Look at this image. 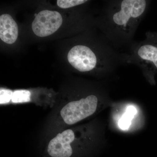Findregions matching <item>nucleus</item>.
Masks as SVG:
<instances>
[{
  "instance_id": "nucleus-1",
  "label": "nucleus",
  "mask_w": 157,
  "mask_h": 157,
  "mask_svg": "<svg viewBox=\"0 0 157 157\" xmlns=\"http://www.w3.org/2000/svg\"><path fill=\"white\" fill-rule=\"evenodd\" d=\"M146 0H116L107 2L103 18L105 38L117 48L129 46L146 14Z\"/></svg>"
},
{
  "instance_id": "nucleus-2",
  "label": "nucleus",
  "mask_w": 157,
  "mask_h": 157,
  "mask_svg": "<svg viewBox=\"0 0 157 157\" xmlns=\"http://www.w3.org/2000/svg\"><path fill=\"white\" fill-rule=\"evenodd\" d=\"M145 35L146 38L143 41H133L128 46V52L122 55L125 63L136 65L153 80L157 72V35L150 32Z\"/></svg>"
},
{
  "instance_id": "nucleus-3",
  "label": "nucleus",
  "mask_w": 157,
  "mask_h": 157,
  "mask_svg": "<svg viewBox=\"0 0 157 157\" xmlns=\"http://www.w3.org/2000/svg\"><path fill=\"white\" fill-rule=\"evenodd\" d=\"M68 60L70 65L79 72L92 71L98 66L107 73L111 72L122 64L119 62L100 58L90 47L76 45L69 51Z\"/></svg>"
},
{
  "instance_id": "nucleus-4",
  "label": "nucleus",
  "mask_w": 157,
  "mask_h": 157,
  "mask_svg": "<svg viewBox=\"0 0 157 157\" xmlns=\"http://www.w3.org/2000/svg\"><path fill=\"white\" fill-rule=\"evenodd\" d=\"M98 103L97 96L90 95L79 101L68 103L62 108L61 115L66 124H74L94 114L97 109Z\"/></svg>"
},
{
  "instance_id": "nucleus-5",
  "label": "nucleus",
  "mask_w": 157,
  "mask_h": 157,
  "mask_svg": "<svg viewBox=\"0 0 157 157\" xmlns=\"http://www.w3.org/2000/svg\"><path fill=\"white\" fill-rule=\"evenodd\" d=\"M62 22L63 18L59 12L43 10L36 16L32 24V29L38 36H48L55 33Z\"/></svg>"
},
{
  "instance_id": "nucleus-6",
  "label": "nucleus",
  "mask_w": 157,
  "mask_h": 157,
  "mask_svg": "<svg viewBox=\"0 0 157 157\" xmlns=\"http://www.w3.org/2000/svg\"><path fill=\"white\" fill-rule=\"evenodd\" d=\"M74 139V132L71 129L59 133L48 144V154L52 157H70L73 153L70 144Z\"/></svg>"
},
{
  "instance_id": "nucleus-7",
  "label": "nucleus",
  "mask_w": 157,
  "mask_h": 157,
  "mask_svg": "<svg viewBox=\"0 0 157 157\" xmlns=\"http://www.w3.org/2000/svg\"><path fill=\"white\" fill-rule=\"evenodd\" d=\"M17 23L11 15L3 14L0 16V38L7 44L14 43L18 37Z\"/></svg>"
},
{
  "instance_id": "nucleus-8",
  "label": "nucleus",
  "mask_w": 157,
  "mask_h": 157,
  "mask_svg": "<svg viewBox=\"0 0 157 157\" xmlns=\"http://www.w3.org/2000/svg\"><path fill=\"white\" fill-rule=\"evenodd\" d=\"M31 93L27 90H18L13 92L12 102L21 103L30 101Z\"/></svg>"
},
{
  "instance_id": "nucleus-9",
  "label": "nucleus",
  "mask_w": 157,
  "mask_h": 157,
  "mask_svg": "<svg viewBox=\"0 0 157 157\" xmlns=\"http://www.w3.org/2000/svg\"><path fill=\"white\" fill-rule=\"evenodd\" d=\"M87 2L86 0H58L57 4L62 9H68L82 5Z\"/></svg>"
},
{
  "instance_id": "nucleus-10",
  "label": "nucleus",
  "mask_w": 157,
  "mask_h": 157,
  "mask_svg": "<svg viewBox=\"0 0 157 157\" xmlns=\"http://www.w3.org/2000/svg\"><path fill=\"white\" fill-rule=\"evenodd\" d=\"M13 92L11 90L1 89L0 90V104H7L12 100Z\"/></svg>"
},
{
  "instance_id": "nucleus-11",
  "label": "nucleus",
  "mask_w": 157,
  "mask_h": 157,
  "mask_svg": "<svg viewBox=\"0 0 157 157\" xmlns=\"http://www.w3.org/2000/svg\"><path fill=\"white\" fill-rule=\"evenodd\" d=\"M131 120L132 119L124 115L119 121V127L122 130H127L131 125Z\"/></svg>"
},
{
  "instance_id": "nucleus-12",
  "label": "nucleus",
  "mask_w": 157,
  "mask_h": 157,
  "mask_svg": "<svg viewBox=\"0 0 157 157\" xmlns=\"http://www.w3.org/2000/svg\"><path fill=\"white\" fill-rule=\"evenodd\" d=\"M136 113L137 109L135 107L133 106H129L127 108L126 112L125 113L124 115L132 120Z\"/></svg>"
}]
</instances>
